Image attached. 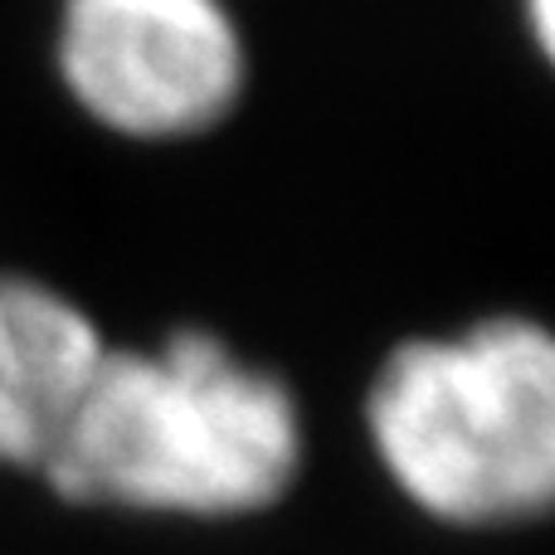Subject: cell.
<instances>
[{"mask_svg":"<svg viewBox=\"0 0 555 555\" xmlns=\"http://www.w3.org/2000/svg\"><path fill=\"white\" fill-rule=\"evenodd\" d=\"M302 463L297 400L220 336L176 332L156 351H107L39 473L74 502L181 517H244Z\"/></svg>","mask_w":555,"mask_h":555,"instance_id":"6da1fadb","label":"cell"},{"mask_svg":"<svg viewBox=\"0 0 555 555\" xmlns=\"http://www.w3.org/2000/svg\"><path fill=\"white\" fill-rule=\"evenodd\" d=\"M371 439L390 478L453 527H521L555 512V332L488 317L404 341L371 385Z\"/></svg>","mask_w":555,"mask_h":555,"instance_id":"7a4b0ae2","label":"cell"},{"mask_svg":"<svg viewBox=\"0 0 555 555\" xmlns=\"http://www.w3.org/2000/svg\"><path fill=\"white\" fill-rule=\"evenodd\" d=\"M54 59L74 103L137 142L210 132L249 74L230 0H59Z\"/></svg>","mask_w":555,"mask_h":555,"instance_id":"3957f363","label":"cell"},{"mask_svg":"<svg viewBox=\"0 0 555 555\" xmlns=\"http://www.w3.org/2000/svg\"><path fill=\"white\" fill-rule=\"evenodd\" d=\"M107 361V341L78 302L25 273H0V400L15 414L29 468L64 434Z\"/></svg>","mask_w":555,"mask_h":555,"instance_id":"277c9868","label":"cell"},{"mask_svg":"<svg viewBox=\"0 0 555 555\" xmlns=\"http://www.w3.org/2000/svg\"><path fill=\"white\" fill-rule=\"evenodd\" d=\"M521 20H527V35L537 44V54L555 68V0H521Z\"/></svg>","mask_w":555,"mask_h":555,"instance_id":"5b68a950","label":"cell"},{"mask_svg":"<svg viewBox=\"0 0 555 555\" xmlns=\"http://www.w3.org/2000/svg\"><path fill=\"white\" fill-rule=\"evenodd\" d=\"M0 463H15V468H29V449H25V434H20L15 414L5 410V400H0Z\"/></svg>","mask_w":555,"mask_h":555,"instance_id":"8992f818","label":"cell"}]
</instances>
